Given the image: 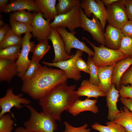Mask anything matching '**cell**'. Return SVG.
<instances>
[{"mask_svg":"<svg viewBox=\"0 0 132 132\" xmlns=\"http://www.w3.org/2000/svg\"><path fill=\"white\" fill-rule=\"evenodd\" d=\"M68 79L60 69L42 66L34 77L23 81L21 90L33 99L39 100L57 86L66 82Z\"/></svg>","mask_w":132,"mask_h":132,"instance_id":"1","label":"cell"},{"mask_svg":"<svg viewBox=\"0 0 132 132\" xmlns=\"http://www.w3.org/2000/svg\"><path fill=\"white\" fill-rule=\"evenodd\" d=\"M76 88L75 85H68L67 82L60 84L39 100V104L43 110L60 121L62 112L68 111L79 98L76 94Z\"/></svg>","mask_w":132,"mask_h":132,"instance_id":"2","label":"cell"},{"mask_svg":"<svg viewBox=\"0 0 132 132\" xmlns=\"http://www.w3.org/2000/svg\"><path fill=\"white\" fill-rule=\"evenodd\" d=\"M24 106L29 110V119L24 123L28 132H54L57 129L56 121L45 111L39 112L32 106Z\"/></svg>","mask_w":132,"mask_h":132,"instance_id":"3","label":"cell"},{"mask_svg":"<svg viewBox=\"0 0 132 132\" xmlns=\"http://www.w3.org/2000/svg\"><path fill=\"white\" fill-rule=\"evenodd\" d=\"M82 39L86 41L94 51V55L92 59L96 66L104 67L112 65L127 57L119 50H115L100 45L99 47L95 45L88 39L83 37Z\"/></svg>","mask_w":132,"mask_h":132,"instance_id":"4","label":"cell"},{"mask_svg":"<svg viewBox=\"0 0 132 132\" xmlns=\"http://www.w3.org/2000/svg\"><path fill=\"white\" fill-rule=\"evenodd\" d=\"M80 15V27L89 33L97 43L105 46L104 30L99 19L92 14V19H89L85 15L81 8Z\"/></svg>","mask_w":132,"mask_h":132,"instance_id":"5","label":"cell"},{"mask_svg":"<svg viewBox=\"0 0 132 132\" xmlns=\"http://www.w3.org/2000/svg\"><path fill=\"white\" fill-rule=\"evenodd\" d=\"M80 7H76L66 13L57 15L53 21L50 23V28L67 27L71 32H75L76 28L80 27Z\"/></svg>","mask_w":132,"mask_h":132,"instance_id":"6","label":"cell"},{"mask_svg":"<svg viewBox=\"0 0 132 132\" xmlns=\"http://www.w3.org/2000/svg\"><path fill=\"white\" fill-rule=\"evenodd\" d=\"M32 35L30 32L25 34L23 38L22 47L20 55L16 62L17 67V76L21 78L29 67L31 60L29 58L30 52H33L35 46L34 42L30 41Z\"/></svg>","mask_w":132,"mask_h":132,"instance_id":"7","label":"cell"},{"mask_svg":"<svg viewBox=\"0 0 132 132\" xmlns=\"http://www.w3.org/2000/svg\"><path fill=\"white\" fill-rule=\"evenodd\" d=\"M107 21L109 25L121 29L129 20L122 0H119L108 6L106 8Z\"/></svg>","mask_w":132,"mask_h":132,"instance_id":"8","label":"cell"},{"mask_svg":"<svg viewBox=\"0 0 132 132\" xmlns=\"http://www.w3.org/2000/svg\"><path fill=\"white\" fill-rule=\"evenodd\" d=\"M22 93L17 95L14 94L12 88L7 90L5 95L0 99V118L7 113L11 114V110L13 107L20 109L23 107L22 104L24 105H29L31 101L22 97Z\"/></svg>","mask_w":132,"mask_h":132,"instance_id":"9","label":"cell"},{"mask_svg":"<svg viewBox=\"0 0 132 132\" xmlns=\"http://www.w3.org/2000/svg\"><path fill=\"white\" fill-rule=\"evenodd\" d=\"M83 54V51L77 50L73 56L68 60L57 63H50L44 61L42 63L46 66L58 67L65 73L68 78L78 81L80 79L81 76V71L77 68L76 63L77 58L82 56Z\"/></svg>","mask_w":132,"mask_h":132,"instance_id":"10","label":"cell"},{"mask_svg":"<svg viewBox=\"0 0 132 132\" xmlns=\"http://www.w3.org/2000/svg\"><path fill=\"white\" fill-rule=\"evenodd\" d=\"M64 41L65 49L69 55L72 48H75L86 53L88 56H93L94 52L88 47L83 42L79 40L75 35L77 32H69L65 28L58 27L56 28Z\"/></svg>","mask_w":132,"mask_h":132,"instance_id":"11","label":"cell"},{"mask_svg":"<svg viewBox=\"0 0 132 132\" xmlns=\"http://www.w3.org/2000/svg\"><path fill=\"white\" fill-rule=\"evenodd\" d=\"M80 7L84 10V13L88 18L93 14L100 21L104 30L107 22V11L102 0H82Z\"/></svg>","mask_w":132,"mask_h":132,"instance_id":"12","label":"cell"},{"mask_svg":"<svg viewBox=\"0 0 132 132\" xmlns=\"http://www.w3.org/2000/svg\"><path fill=\"white\" fill-rule=\"evenodd\" d=\"M33 14L34 17L31 24L34 29L32 34L39 41L48 40L51 32L50 21L44 18L42 12H34Z\"/></svg>","mask_w":132,"mask_h":132,"instance_id":"13","label":"cell"},{"mask_svg":"<svg viewBox=\"0 0 132 132\" xmlns=\"http://www.w3.org/2000/svg\"><path fill=\"white\" fill-rule=\"evenodd\" d=\"M52 43L55 52L52 62L57 63L68 60L74 55H68L66 52L63 40L56 28H51V33L48 38Z\"/></svg>","mask_w":132,"mask_h":132,"instance_id":"14","label":"cell"},{"mask_svg":"<svg viewBox=\"0 0 132 132\" xmlns=\"http://www.w3.org/2000/svg\"><path fill=\"white\" fill-rule=\"evenodd\" d=\"M124 36L121 29L108 25L104 34L106 47L113 50H119Z\"/></svg>","mask_w":132,"mask_h":132,"instance_id":"15","label":"cell"},{"mask_svg":"<svg viewBox=\"0 0 132 132\" xmlns=\"http://www.w3.org/2000/svg\"><path fill=\"white\" fill-rule=\"evenodd\" d=\"M96 99H91L87 98L84 100L77 99L69 109V113L74 116H76L83 112L89 111L96 114L99 111L96 105Z\"/></svg>","mask_w":132,"mask_h":132,"instance_id":"16","label":"cell"},{"mask_svg":"<svg viewBox=\"0 0 132 132\" xmlns=\"http://www.w3.org/2000/svg\"><path fill=\"white\" fill-rule=\"evenodd\" d=\"M27 10L35 12H41V10L34 0H15L10 1L2 12L9 13L12 11Z\"/></svg>","mask_w":132,"mask_h":132,"instance_id":"17","label":"cell"},{"mask_svg":"<svg viewBox=\"0 0 132 132\" xmlns=\"http://www.w3.org/2000/svg\"><path fill=\"white\" fill-rule=\"evenodd\" d=\"M120 96L119 91L115 84H112L109 90L106 93V96L108 109V119L113 121L117 114L120 111L117 108V103Z\"/></svg>","mask_w":132,"mask_h":132,"instance_id":"18","label":"cell"},{"mask_svg":"<svg viewBox=\"0 0 132 132\" xmlns=\"http://www.w3.org/2000/svg\"><path fill=\"white\" fill-rule=\"evenodd\" d=\"M76 94L79 97L85 96L90 98H93L97 99L99 97L106 96V93L101 90L99 86L90 83L89 80H84Z\"/></svg>","mask_w":132,"mask_h":132,"instance_id":"19","label":"cell"},{"mask_svg":"<svg viewBox=\"0 0 132 132\" xmlns=\"http://www.w3.org/2000/svg\"><path fill=\"white\" fill-rule=\"evenodd\" d=\"M115 64L104 67L96 66L99 81V87L106 93L109 90L112 85V73Z\"/></svg>","mask_w":132,"mask_h":132,"instance_id":"20","label":"cell"},{"mask_svg":"<svg viewBox=\"0 0 132 132\" xmlns=\"http://www.w3.org/2000/svg\"><path fill=\"white\" fill-rule=\"evenodd\" d=\"M17 74V67L15 61L0 58V82H10Z\"/></svg>","mask_w":132,"mask_h":132,"instance_id":"21","label":"cell"},{"mask_svg":"<svg viewBox=\"0 0 132 132\" xmlns=\"http://www.w3.org/2000/svg\"><path fill=\"white\" fill-rule=\"evenodd\" d=\"M132 65V58L126 57L115 64L113 69L112 84L115 85L119 91L120 89V79L127 69Z\"/></svg>","mask_w":132,"mask_h":132,"instance_id":"22","label":"cell"},{"mask_svg":"<svg viewBox=\"0 0 132 132\" xmlns=\"http://www.w3.org/2000/svg\"><path fill=\"white\" fill-rule=\"evenodd\" d=\"M41 10L44 17L50 21L57 15L56 9V0H34Z\"/></svg>","mask_w":132,"mask_h":132,"instance_id":"23","label":"cell"},{"mask_svg":"<svg viewBox=\"0 0 132 132\" xmlns=\"http://www.w3.org/2000/svg\"><path fill=\"white\" fill-rule=\"evenodd\" d=\"M124 127L127 132H132V112L123 106L113 121Z\"/></svg>","mask_w":132,"mask_h":132,"instance_id":"24","label":"cell"},{"mask_svg":"<svg viewBox=\"0 0 132 132\" xmlns=\"http://www.w3.org/2000/svg\"><path fill=\"white\" fill-rule=\"evenodd\" d=\"M23 38L14 33L10 29L3 40L0 43V49L13 46L22 45Z\"/></svg>","mask_w":132,"mask_h":132,"instance_id":"25","label":"cell"},{"mask_svg":"<svg viewBox=\"0 0 132 132\" xmlns=\"http://www.w3.org/2000/svg\"><path fill=\"white\" fill-rule=\"evenodd\" d=\"M80 4L79 0H58L56 6L57 14L66 13L75 7H80Z\"/></svg>","mask_w":132,"mask_h":132,"instance_id":"26","label":"cell"},{"mask_svg":"<svg viewBox=\"0 0 132 132\" xmlns=\"http://www.w3.org/2000/svg\"><path fill=\"white\" fill-rule=\"evenodd\" d=\"M22 45L10 46L0 50V58L15 61L21 52Z\"/></svg>","mask_w":132,"mask_h":132,"instance_id":"27","label":"cell"},{"mask_svg":"<svg viewBox=\"0 0 132 132\" xmlns=\"http://www.w3.org/2000/svg\"><path fill=\"white\" fill-rule=\"evenodd\" d=\"M106 124L107 126H105L96 123L91 127L93 129L99 132H127L124 127L113 121L107 122Z\"/></svg>","mask_w":132,"mask_h":132,"instance_id":"28","label":"cell"},{"mask_svg":"<svg viewBox=\"0 0 132 132\" xmlns=\"http://www.w3.org/2000/svg\"><path fill=\"white\" fill-rule=\"evenodd\" d=\"M34 17L33 13L25 10L14 11L10 15V19L15 21L31 25Z\"/></svg>","mask_w":132,"mask_h":132,"instance_id":"29","label":"cell"},{"mask_svg":"<svg viewBox=\"0 0 132 132\" xmlns=\"http://www.w3.org/2000/svg\"><path fill=\"white\" fill-rule=\"evenodd\" d=\"M9 22L12 31L15 33L19 35L28 32H32L34 31L31 25L18 22L10 19Z\"/></svg>","mask_w":132,"mask_h":132,"instance_id":"30","label":"cell"},{"mask_svg":"<svg viewBox=\"0 0 132 132\" xmlns=\"http://www.w3.org/2000/svg\"><path fill=\"white\" fill-rule=\"evenodd\" d=\"M50 48L51 46L48 43V40L39 41L34 48L32 56L39 61Z\"/></svg>","mask_w":132,"mask_h":132,"instance_id":"31","label":"cell"},{"mask_svg":"<svg viewBox=\"0 0 132 132\" xmlns=\"http://www.w3.org/2000/svg\"><path fill=\"white\" fill-rule=\"evenodd\" d=\"M39 62L32 56L30 64L22 78L23 81L30 80L36 76L42 67Z\"/></svg>","mask_w":132,"mask_h":132,"instance_id":"32","label":"cell"},{"mask_svg":"<svg viewBox=\"0 0 132 132\" xmlns=\"http://www.w3.org/2000/svg\"><path fill=\"white\" fill-rule=\"evenodd\" d=\"M11 115L8 113L0 118V132H12L14 121Z\"/></svg>","mask_w":132,"mask_h":132,"instance_id":"33","label":"cell"},{"mask_svg":"<svg viewBox=\"0 0 132 132\" xmlns=\"http://www.w3.org/2000/svg\"><path fill=\"white\" fill-rule=\"evenodd\" d=\"M87 63L90 71V77L89 81L91 83L99 86V81L96 66L92 60L91 57H88Z\"/></svg>","mask_w":132,"mask_h":132,"instance_id":"34","label":"cell"},{"mask_svg":"<svg viewBox=\"0 0 132 132\" xmlns=\"http://www.w3.org/2000/svg\"><path fill=\"white\" fill-rule=\"evenodd\" d=\"M119 50L127 57L132 58V38L124 36Z\"/></svg>","mask_w":132,"mask_h":132,"instance_id":"35","label":"cell"},{"mask_svg":"<svg viewBox=\"0 0 132 132\" xmlns=\"http://www.w3.org/2000/svg\"><path fill=\"white\" fill-rule=\"evenodd\" d=\"M65 129L61 132H91L90 129L87 128L88 125L86 124L78 127L73 126L66 121L64 122Z\"/></svg>","mask_w":132,"mask_h":132,"instance_id":"36","label":"cell"},{"mask_svg":"<svg viewBox=\"0 0 132 132\" xmlns=\"http://www.w3.org/2000/svg\"><path fill=\"white\" fill-rule=\"evenodd\" d=\"M128 84L132 86V65L124 73L120 79L121 85H126Z\"/></svg>","mask_w":132,"mask_h":132,"instance_id":"37","label":"cell"},{"mask_svg":"<svg viewBox=\"0 0 132 132\" xmlns=\"http://www.w3.org/2000/svg\"><path fill=\"white\" fill-rule=\"evenodd\" d=\"M121 85L119 91L120 96L122 98L132 99V86L130 85Z\"/></svg>","mask_w":132,"mask_h":132,"instance_id":"38","label":"cell"},{"mask_svg":"<svg viewBox=\"0 0 132 132\" xmlns=\"http://www.w3.org/2000/svg\"><path fill=\"white\" fill-rule=\"evenodd\" d=\"M76 64L77 68L79 71L89 74L90 71L87 64L82 59L81 56L77 58Z\"/></svg>","mask_w":132,"mask_h":132,"instance_id":"39","label":"cell"},{"mask_svg":"<svg viewBox=\"0 0 132 132\" xmlns=\"http://www.w3.org/2000/svg\"><path fill=\"white\" fill-rule=\"evenodd\" d=\"M121 30L124 36L132 38V21L128 20L122 26Z\"/></svg>","mask_w":132,"mask_h":132,"instance_id":"40","label":"cell"},{"mask_svg":"<svg viewBox=\"0 0 132 132\" xmlns=\"http://www.w3.org/2000/svg\"><path fill=\"white\" fill-rule=\"evenodd\" d=\"M125 8L126 13L130 20L132 21V0H122Z\"/></svg>","mask_w":132,"mask_h":132,"instance_id":"41","label":"cell"},{"mask_svg":"<svg viewBox=\"0 0 132 132\" xmlns=\"http://www.w3.org/2000/svg\"><path fill=\"white\" fill-rule=\"evenodd\" d=\"M120 99L122 104L132 112V99L121 97Z\"/></svg>","mask_w":132,"mask_h":132,"instance_id":"42","label":"cell"},{"mask_svg":"<svg viewBox=\"0 0 132 132\" xmlns=\"http://www.w3.org/2000/svg\"><path fill=\"white\" fill-rule=\"evenodd\" d=\"M10 29L7 24H4L0 29V43L4 39L6 34Z\"/></svg>","mask_w":132,"mask_h":132,"instance_id":"43","label":"cell"},{"mask_svg":"<svg viewBox=\"0 0 132 132\" xmlns=\"http://www.w3.org/2000/svg\"><path fill=\"white\" fill-rule=\"evenodd\" d=\"M8 0H0V11L2 12L3 10L8 4Z\"/></svg>","mask_w":132,"mask_h":132,"instance_id":"44","label":"cell"},{"mask_svg":"<svg viewBox=\"0 0 132 132\" xmlns=\"http://www.w3.org/2000/svg\"><path fill=\"white\" fill-rule=\"evenodd\" d=\"M119 0H102L104 5L108 6Z\"/></svg>","mask_w":132,"mask_h":132,"instance_id":"45","label":"cell"},{"mask_svg":"<svg viewBox=\"0 0 132 132\" xmlns=\"http://www.w3.org/2000/svg\"><path fill=\"white\" fill-rule=\"evenodd\" d=\"M14 132H28L24 128L21 127H19L16 128Z\"/></svg>","mask_w":132,"mask_h":132,"instance_id":"46","label":"cell"},{"mask_svg":"<svg viewBox=\"0 0 132 132\" xmlns=\"http://www.w3.org/2000/svg\"><path fill=\"white\" fill-rule=\"evenodd\" d=\"M4 22L2 20L0 19V26L1 27L4 25Z\"/></svg>","mask_w":132,"mask_h":132,"instance_id":"47","label":"cell"}]
</instances>
